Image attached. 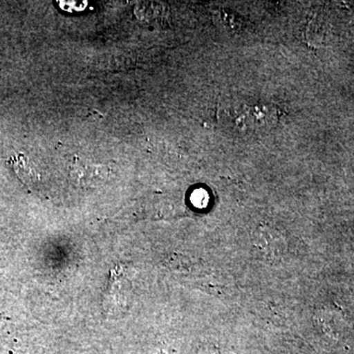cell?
<instances>
[{
  "instance_id": "7a4b0ae2",
  "label": "cell",
  "mask_w": 354,
  "mask_h": 354,
  "mask_svg": "<svg viewBox=\"0 0 354 354\" xmlns=\"http://www.w3.org/2000/svg\"><path fill=\"white\" fill-rule=\"evenodd\" d=\"M70 176L74 183L81 187H94L101 185L109 176V169L102 165L77 160L72 162Z\"/></svg>"
},
{
  "instance_id": "5b68a950",
  "label": "cell",
  "mask_w": 354,
  "mask_h": 354,
  "mask_svg": "<svg viewBox=\"0 0 354 354\" xmlns=\"http://www.w3.org/2000/svg\"><path fill=\"white\" fill-rule=\"evenodd\" d=\"M220 22L221 26L225 25L227 29L234 30L239 27V21H237V15L230 12V11H220Z\"/></svg>"
},
{
  "instance_id": "277c9868",
  "label": "cell",
  "mask_w": 354,
  "mask_h": 354,
  "mask_svg": "<svg viewBox=\"0 0 354 354\" xmlns=\"http://www.w3.org/2000/svg\"><path fill=\"white\" fill-rule=\"evenodd\" d=\"M249 118V123L254 127H265L276 122L277 109L272 106H255L249 109L247 113Z\"/></svg>"
},
{
  "instance_id": "3957f363",
  "label": "cell",
  "mask_w": 354,
  "mask_h": 354,
  "mask_svg": "<svg viewBox=\"0 0 354 354\" xmlns=\"http://www.w3.org/2000/svg\"><path fill=\"white\" fill-rule=\"evenodd\" d=\"M7 162L12 167L16 176L25 185L32 186L39 183L41 174H39L36 165L32 164L30 158L24 153L12 156L7 160Z\"/></svg>"
},
{
  "instance_id": "6da1fadb",
  "label": "cell",
  "mask_w": 354,
  "mask_h": 354,
  "mask_svg": "<svg viewBox=\"0 0 354 354\" xmlns=\"http://www.w3.org/2000/svg\"><path fill=\"white\" fill-rule=\"evenodd\" d=\"M253 245L266 257H279L283 255L286 249L285 235L277 228L261 225L254 232Z\"/></svg>"
}]
</instances>
